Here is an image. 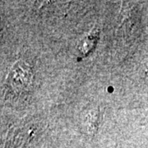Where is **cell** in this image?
Segmentation results:
<instances>
[{
	"instance_id": "obj_1",
	"label": "cell",
	"mask_w": 148,
	"mask_h": 148,
	"mask_svg": "<svg viewBox=\"0 0 148 148\" xmlns=\"http://www.w3.org/2000/svg\"><path fill=\"white\" fill-rule=\"evenodd\" d=\"M147 73L148 75V61L147 63Z\"/></svg>"
}]
</instances>
